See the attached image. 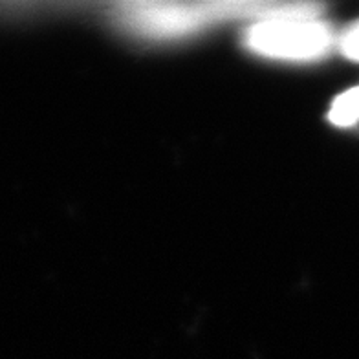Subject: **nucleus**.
<instances>
[{
    "mask_svg": "<svg viewBox=\"0 0 359 359\" xmlns=\"http://www.w3.org/2000/svg\"><path fill=\"white\" fill-rule=\"evenodd\" d=\"M319 4L277 2H125L116 6V20L137 37L180 39L213 24L236 19H317Z\"/></svg>",
    "mask_w": 359,
    "mask_h": 359,
    "instance_id": "obj_1",
    "label": "nucleus"
},
{
    "mask_svg": "<svg viewBox=\"0 0 359 359\" xmlns=\"http://www.w3.org/2000/svg\"><path fill=\"white\" fill-rule=\"evenodd\" d=\"M246 44L259 55L310 61L330 52L334 34L317 19H271L248 29Z\"/></svg>",
    "mask_w": 359,
    "mask_h": 359,
    "instance_id": "obj_2",
    "label": "nucleus"
},
{
    "mask_svg": "<svg viewBox=\"0 0 359 359\" xmlns=\"http://www.w3.org/2000/svg\"><path fill=\"white\" fill-rule=\"evenodd\" d=\"M328 119L337 127H352L359 121V86L346 90L332 104Z\"/></svg>",
    "mask_w": 359,
    "mask_h": 359,
    "instance_id": "obj_3",
    "label": "nucleus"
},
{
    "mask_svg": "<svg viewBox=\"0 0 359 359\" xmlns=\"http://www.w3.org/2000/svg\"><path fill=\"white\" fill-rule=\"evenodd\" d=\"M339 46L343 55L348 57L350 61H359V22L352 24L345 34L341 35Z\"/></svg>",
    "mask_w": 359,
    "mask_h": 359,
    "instance_id": "obj_4",
    "label": "nucleus"
}]
</instances>
